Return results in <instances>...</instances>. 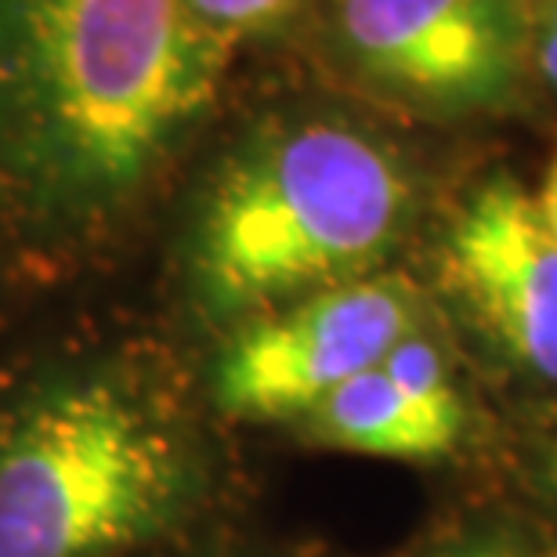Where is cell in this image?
<instances>
[{
  "mask_svg": "<svg viewBox=\"0 0 557 557\" xmlns=\"http://www.w3.org/2000/svg\"><path fill=\"white\" fill-rule=\"evenodd\" d=\"M232 54L185 0H0V177L54 225L113 214L210 113Z\"/></svg>",
  "mask_w": 557,
  "mask_h": 557,
  "instance_id": "6da1fadb",
  "label": "cell"
},
{
  "mask_svg": "<svg viewBox=\"0 0 557 557\" xmlns=\"http://www.w3.org/2000/svg\"><path fill=\"white\" fill-rule=\"evenodd\" d=\"M417 174L376 131L333 113L278 116L210 177L188 236L199 308L247 322L384 272L417 218Z\"/></svg>",
  "mask_w": 557,
  "mask_h": 557,
  "instance_id": "7a4b0ae2",
  "label": "cell"
},
{
  "mask_svg": "<svg viewBox=\"0 0 557 557\" xmlns=\"http://www.w3.org/2000/svg\"><path fill=\"white\" fill-rule=\"evenodd\" d=\"M193 460L113 376L54 384L0 423V557H113L177 521Z\"/></svg>",
  "mask_w": 557,
  "mask_h": 557,
  "instance_id": "3957f363",
  "label": "cell"
},
{
  "mask_svg": "<svg viewBox=\"0 0 557 557\" xmlns=\"http://www.w3.org/2000/svg\"><path fill=\"white\" fill-rule=\"evenodd\" d=\"M330 44L355 81L398 106L493 113L532 70V0H333Z\"/></svg>",
  "mask_w": 557,
  "mask_h": 557,
  "instance_id": "277c9868",
  "label": "cell"
},
{
  "mask_svg": "<svg viewBox=\"0 0 557 557\" xmlns=\"http://www.w3.org/2000/svg\"><path fill=\"white\" fill-rule=\"evenodd\" d=\"M423 326L420 289L398 272L341 283L239 322L214 366V403L232 420H305Z\"/></svg>",
  "mask_w": 557,
  "mask_h": 557,
  "instance_id": "5b68a950",
  "label": "cell"
},
{
  "mask_svg": "<svg viewBox=\"0 0 557 557\" xmlns=\"http://www.w3.org/2000/svg\"><path fill=\"white\" fill-rule=\"evenodd\" d=\"M442 275L518 373L557 387V236L518 177L496 171L460 199L442 239Z\"/></svg>",
  "mask_w": 557,
  "mask_h": 557,
  "instance_id": "8992f818",
  "label": "cell"
},
{
  "mask_svg": "<svg viewBox=\"0 0 557 557\" xmlns=\"http://www.w3.org/2000/svg\"><path fill=\"white\" fill-rule=\"evenodd\" d=\"M315 442L384 460H438L460 442L463 423L431 413L384 376L381 366L351 376L305 417Z\"/></svg>",
  "mask_w": 557,
  "mask_h": 557,
  "instance_id": "52a82bcc",
  "label": "cell"
},
{
  "mask_svg": "<svg viewBox=\"0 0 557 557\" xmlns=\"http://www.w3.org/2000/svg\"><path fill=\"white\" fill-rule=\"evenodd\" d=\"M381 370L387 381L403 387L420 406H428L431 413L467 423V406L453 384L449 359H445L442 344L431 337L428 326H417L413 333H406V337L381 359Z\"/></svg>",
  "mask_w": 557,
  "mask_h": 557,
  "instance_id": "ba28073f",
  "label": "cell"
},
{
  "mask_svg": "<svg viewBox=\"0 0 557 557\" xmlns=\"http://www.w3.org/2000/svg\"><path fill=\"white\" fill-rule=\"evenodd\" d=\"M188 11L221 40L239 44L283 29L305 11L308 0H185Z\"/></svg>",
  "mask_w": 557,
  "mask_h": 557,
  "instance_id": "9c48e42d",
  "label": "cell"
},
{
  "mask_svg": "<svg viewBox=\"0 0 557 557\" xmlns=\"http://www.w3.org/2000/svg\"><path fill=\"white\" fill-rule=\"evenodd\" d=\"M532 70L557 95V0H532Z\"/></svg>",
  "mask_w": 557,
  "mask_h": 557,
  "instance_id": "30bf717a",
  "label": "cell"
},
{
  "mask_svg": "<svg viewBox=\"0 0 557 557\" xmlns=\"http://www.w3.org/2000/svg\"><path fill=\"white\" fill-rule=\"evenodd\" d=\"M431 557H536L529 550L515 547V543H504V540H463L456 547H445Z\"/></svg>",
  "mask_w": 557,
  "mask_h": 557,
  "instance_id": "8fae6325",
  "label": "cell"
},
{
  "mask_svg": "<svg viewBox=\"0 0 557 557\" xmlns=\"http://www.w3.org/2000/svg\"><path fill=\"white\" fill-rule=\"evenodd\" d=\"M536 207H540L543 221H547V228L557 236V152H554V160L547 166V174H543V185L536 193Z\"/></svg>",
  "mask_w": 557,
  "mask_h": 557,
  "instance_id": "7c38bea8",
  "label": "cell"
},
{
  "mask_svg": "<svg viewBox=\"0 0 557 557\" xmlns=\"http://www.w3.org/2000/svg\"><path fill=\"white\" fill-rule=\"evenodd\" d=\"M540 478H543V485H547V493L557 499V442L550 445L547 460H543V467H540Z\"/></svg>",
  "mask_w": 557,
  "mask_h": 557,
  "instance_id": "4fadbf2b",
  "label": "cell"
}]
</instances>
